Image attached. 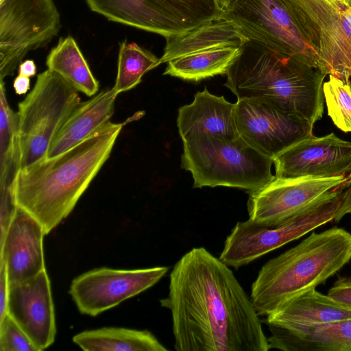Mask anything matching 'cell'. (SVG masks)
Instances as JSON below:
<instances>
[{
  "mask_svg": "<svg viewBox=\"0 0 351 351\" xmlns=\"http://www.w3.org/2000/svg\"><path fill=\"white\" fill-rule=\"evenodd\" d=\"M275 176L335 178L351 171V141L335 133L322 137L313 134L284 149L273 158Z\"/></svg>",
  "mask_w": 351,
  "mask_h": 351,
  "instance_id": "obj_16",
  "label": "cell"
},
{
  "mask_svg": "<svg viewBox=\"0 0 351 351\" xmlns=\"http://www.w3.org/2000/svg\"><path fill=\"white\" fill-rule=\"evenodd\" d=\"M73 341L87 351H167L147 330L104 327L75 335Z\"/></svg>",
  "mask_w": 351,
  "mask_h": 351,
  "instance_id": "obj_23",
  "label": "cell"
},
{
  "mask_svg": "<svg viewBox=\"0 0 351 351\" xmlns=\"http://www.w3.org/2000/svg\"><path fill=\"white\" fill-rule=\"evenodd\" d=\"M60 27L53 0H0V81L14 74L27 53L51 41Z\"/></svg>",
  "mask_w": 351,
  "mask_h": 351,
  "instance_id": "obj_11",
  "label": "cell"
},
{
  "mask_svg": "<svg viewBox=\"0 0 351 351\" xmlns=\"http://www.w3.org/2000/svg\"><path fill=\"white\" fill-rule=\"evenodd\" d=\"M237 0H215L219 8L223 12L229 10Z\"/></svg>",
  "mask_w": 351,
  "mask_h": 351,
  "instance_id": "obj_34",
  "label": "cell"
},
{
  "mask_svg": "<svg viewBox=\"0 0 351 351\" xmlns=\"http://www.w3.org/2000/svg\"><path fill=\"white\" fill-rule=\"evenodd\" d=\"M78 91L56 73H39L17 112L21 169L45 159L49 145L80 103Z\"/></svg>",
  "mask_w": 351,
  "mask_h": 351,
  "instance_id": "obj_8",
  "label": "cell"
},
{
  "mask_svg": "<svg viewBox=\"0 0 351 351\" xmlns=\"http://www.w3.org/2000/svg\"><path fill=\"white\" fill-rule=\"evenodd\" d=\"M235 123L241 138L272 158L313 134V125L306 120L254 99H237Z\"/></svg>",
  "mask_w": 351,
  "mask_h": 351,
  "instance_id": "obj_14",
  "label": "cell"
},
{
  "mask_svg": "<svg viewBox=\"0 0 351 351\" xmlns=\"http://www.w3.org/2000/svg\"><path fill=\"white\" fill-rule=\"evenodd\" d=\"M0 243H1L5 237L18 206L15 202L12 187L0 188Z\"/></svg>",
  "mask_w": 351,
  "mask_h": 351,
  "instance_id": "obj_29",
  "label": "cell"
},
{
  "mask_svg": "<svg viewBox=\"0 0 351 351\" xmlns=\"http://www.w3.org/2000/svg\"><path fill=\"white\" fill-rule=\"evenodd\" d=\"M30 80L29 77L19 74L14 79L13 87L18 95L25 94L29 89Z\"/></svg>",
  "mask_w": 351,
  "mask_h": 351,
  "instance_id": "obj_32",
  "label": "cell"
},
{
  "mask_svg": "<svg viewBox=\"0 0 351 351\" xmlns=\"http://www.w3.org/2000/svg\"><path fill=\"white\" fill-rule=\"evenodd\" d=\"M328 295L341 304L351 308V278H339L329 289Z\"/></svg>",
  "mask_w": 351,
  "mask_h": 351,
  "instance_id": "obj_30",
  "label": "cell"
},
{
  "mask_svg": "<svg viewBox=\"0 0 351 351\" xmlns=\"http://www.w3.org/2000/svg\"><path fill=\"white\" fill-rule=\"evenodd\" d=\"M46 65L47 69L58 74L78 92L89 97L97 93L99 82L71 36L59 39L48 54Z\"/></svg>",
  "mask_w": 351,
  "mask_h": 351,
  "instance_id": "obj_24",
  "label": "cell"
},
{
  "mask_svg": "<svg viewBox=\"0 0 351 351\" xmlns=\"http://www.w3.org/2000/svg\"><path fill=\"white\" fill-rule=\"evenodd\" d=\"M267 326L270 350L351 351V319L315 326Z\"/></svg>",
  "mask_w": 351,
  "mask_h": 351,
  "instance_id": "obj_20",
  "label": "cell"
},
{
  "mask_svg": "<svg viewBox=\"0 0 351 351\" xmlns=\"http://www.w3.org/2000/svg\"><path fill=\"white\" fill-rule=\"evenodd\" d=\"M328 114L334 124L345 132H351V83L329 75L323 85Z\"/></svg>",
  "mask_w": 351,
  "mask_h": 351,
  "instance_id": "obj_27",
  "label": "cell"
},
{
  "mask_svg": "<svg viewBox=\"0 0 351 351\" xmlns=\"http://www.w3.org/2000/svg\"><path fill=\"white\" fill-rule=\"evenodd\" d=\"M108 20L173 37L221 17L215 0H85Z\"/></svg>",
  "mask_w": 351,
  "mask_h": 351,
  "instance_id": "obj_10",
  "label": "cell"
},
{
  "mask_svg": "<svg viewBox=\"0 0 351 351\" xmlns=\"http://www.w3.org/2000/svg\"><path fill=\"white\" fill-rule=\"evenodd\" d=\"M349 177H274L262 188L249 192V219L267 226L278 225L324 193L344 183Z\"/></svg>",
  "mask_w": 351,
  "mask_h": 351,
  "instance_id": "obj_15",
  "label": "cell"
},
{
  "mask_svg": "<svg viewBox=\"0 0 351 351\" xmlns=\"http://www.w3.org/2000/svg\"><path fill=\"white\" fill-rule=\"evenodd\" d=\"M182 140L181 166L191 173L195 188L223 186L251 192L275 177L273 158L240 136L230 139L202 133Z\"/></svg>",
  "mask_w": 351,
  "mask_h": 351,
  "instance_id": "obj_6",
  "label": "cell"
},
{
  "mask_svg": "<svg viewBox=\"0 0 351 351\" xmlns=\"http://www.w3.org/2000/svg\"><path fill=\"white\" fill-rule=\"evenodd\" d=\"M161 63L164 75L197 82L226 74L250 40L232 21L223 17L182 34L165 38Z\"/></svg>",
  "mask_w": 351,
  "mask_h": 351,
  "instance_id": "obj_7",
  "label": "cell"
},
{
  "mask_svg": "<svg viewBox=\"0 0 351 351\" xmlns=\"http://www.w3.org/2000/svg\"><path fill=\"white\" fill-rule=\"evenodd\" d=\"M168 269L97 268L74 278L69 292L82 314L94 317L152 287Z\"/></svg>",
  "mask_w": 351,
  "mask_h": 351,
  "instance_id": "obj_13",
  "label": "cell"
},
{
  "mask_svg": "<svg viewBox=\"0 0 351 351\" xmlns=\"http://www.w3.org/2000/svg\"><path fill=\"white\" fill-rule=\"evenodd\" d=\"M9 294V282L6 266L4 262H0V321L5 316L8 311Z\"/></svg>",
  "mask_w": 351,
  "mask_h": 351,
  "instance_id": "obj_31",
  "label": "cell"
},
{
  "mask_svg": "<svg viewBox=\"0 0 351 351\" xmlns=\"http://www.w3.org/2000/svg\"><path fill=\"white\" fill-rule=\"evenodd\" d=\"M161 64L160 59L135 43L124 40L119 45L117 75L113 89L117 94L134 88L142 77Z\"/></svg>",
  "mask_w": 351,
  "mask_h": 351,
  "instance_id": "obj_26",
  "label": "cell"
},
{
  "mask_svg": "<svg viewBox=\"0 0 351 351\" xmlns=\"http://www.w3.org/2000/svg\"><path fill=\"white\" fill-rule=\"evenodd\" d=\"M221 16L234 23L250 40L322 71L285 0H237Z\"/></svg>",
  "mask_w": 351,
  "mask_h": 351,
  "instance_id": "obj_12",
  "label": "cell"
},
{
  "mask_svg": "<svg viewBox=\"0 0 351 351\" xmlns=\"http://www.w3.org/2000/svg\"><path fill=\"white\" fill-rule=\"evenodd\" d=\"M348 214H351V185L343 184L278 225L267 226L250 219L237 222L219 258L237 269L325 223L339 221Z\"/></svg>",
  "mask_w": 351,
  "mask_h": 351,
  "instance_id": "obj_5",
  "label": "cell"
},
{
  "mask_svg": "<svg viewBox=\"0 0 351 351\" xmlns=\"http://www.w3.org/2000/svg\"><path fill=\"white\" fill-rule=\"evenodd\" d=\"M350 260L351 233L338 227L312 232L260 269L250 294L258 314L267 317L315 289Z\"/></svg>",
  "mask_w": 351,
  "mask_h": 351,
  "instance_id": "obj_4",
  "label": "cell"
},
{
  "mask_svg": "<svg viewBox=\"0 0 351 351\" xmlns=\"http://www.w3.org/2000/svg\"><path fill=\"white\" fill-rule=\"evenodd\" d=\"M177 126L182 139L202 133L230 139L239 136L235 104L211 94L206 88L196 93L192 103L178 109Z\"/></svg>",
  "mask_w": 351,
  "mask_h": 351,
  "instance_id": "obj_19",
  "label": "cell"
},
{
  "mask_svg": "<svg viewBox=\"0 0 351 351\" xmlns=\"http://www.w3.org/2000/svg\"><path fill=\"white\" fill-rule=\"evenodd\" d=\"M177 351H268V338L251 298L229 267L202 247L175 264L169 293Z\"/></svg>",
  "mask_w": 351,
  "mask_h": 351,
  "instance_id": "obj_1",
  "label": "cell"
},
{
  "mask_svg": "<svg viewBox=\"0 0 351 351\" xmlns=\"http://www.w3.org/2000/svg\"><path fill=\"white\" fill-rule=\"evenodd\" d=\"M346 1L351 6V0H346Z\"/></svg>",
  "mask_w": 351,
  "mask_h": 351,
  "instance_id": "obj_35",
  "label": "cell"
},
{
  "mask_svg": "<svg viewBox=\"0 0 351 351\" xmlns=\"http://www.w3.org/2000/svg\"><path fill=\"white\" fill-rule=\"evenodd\" d=\"M0 351H38L8 313L0 321Z\"/></svg>",
  "mask_w": 351,
  "mask_h": 351,
  "instance_id": "obj_28",
  "label": "cell"
},
{
  "mask_svg": "<svg viewBox=\"0 0 351 351\" xmlns=\"http://www.w3.org/2000/svg\"><path fill=\"white\" fill-rule=\"evenodd\" d=\"M40 223L18 207L3 241L0 262L5 263L9 285L28 280L45 269Z\"/></svg>",
  "mask_w": 351,
  "mask_h": 351,
  "instance_id": "obj_18",
  "label": "cell"
},
{
  "mask_svg": "<svg viewBox=\"0 0 351 351\" xmlns=\"http://www.w3.org/2000/svg\"><path fill=\"white\" fill-rule=\"evenodd\" d=\"M351 319V308L315 289L288 302L266 317L268 324L315 326Z\"/></svg>",
  "mask_w": 351,
  "mask_h": 351,
  "instance_id": "obj_22",
  "label": "cell"
},
{
  "mask_svg": "<svg viewBox=\"0 0 351 351\" xmlns=\"http://www.w3.org/2000/svg\"><path fill=\"white\" fill-rule=\"evenodd\" d=\"M3 81H0V188L13 186L21 169L17 112L10 106Z\"/></svg>",
  "mask_w": 351,
  "mask_h": 351,
  "instance_id": "obj_25",
  "label": "cell"
},
{
  "mask_svg": "<svg viewBox=\"0 0 351 351\" xmlns=\"http://www.w3.org/2000/svg\"><path fill=\"white\" fill-rule=\"evenodd\" d=\"M122 128L109 121L62 154L19 171L12 186L16 204L46 234L73 210L108 159Z\"/></svg>",
  "mask_w": 351,
  "mask_h": 351,
  "instance_id": "obj_2",
  "label": "cell"
},
{
  "mask_svg": "<svg viewBox=\"0 0 351 351\" xmlns=\"http://www.w3.org/2000/svg\"><path fill=\"white\" fill-rule=\"evenodd\" d=\"M119 94L113 88L102 90L80 102L51 141L46 158L56 156L77 145L110 121Z\"/></svg>",
  "mask_w": 351,
  "mask_h": 351,
  "instance_id": "obj_21",
  "label": "cell"
},
{
  "mask_svg": "<svg viewBox=\"0 0 351 351\" xmlns=\"http://www.w3.org/2000/svg\"><path fill=\"white\" fill-rule=\"evenodd\" d=\"M226 75L224 86L237 99L266 103L313 125L322 117L327 75L298 58L248 40Z\"/></svg>",
  "mask_w": 351,
  "mask_h": 351,
  "instance_id": "obj_3",
  "label": "cell"
},
{
  "mask_svg": "<svg viewBox=\"0 0 351 351\" xmlns=\"http://www.w3.org/2000/svg\"><path fill=\"white\" fill-rule=\"evenodd\" d=\"M19 74L29 77L35 75L36 73V66L32 60H26L22 62L19 66Z\"/></svg>",
  "mask_w": 351,
  "mask_h": 351,
  "instance_id": "obj_33",
  "label": "cell"
},
{
  "mask_svg": "<svg viewBox=\"0 0 351 351\" xmlns=\"http://www.w3.org/2000/svg\"><path fill=\"white\" fill-rule=\"evenodd\" d=\"M324 73L351 77V6L346 0H285Z\"/></svg>",
  "mask_w": 351,
  "mask_h": 351,
  "instance_id": "obj_9",
  "label": "cell"
},
{
  "mask_svg": "<svg viewBox=\"0 0 351 351\" xmlns=\"http://www.w3.org/2000/svg\"><path fill=\"white\" fill-rule=\"evenodd\" d=\"M7 313L38 351L53 343L56 332L55 313L46 269L28 280L9 285Z\"/></svg>",
  "mask_w": 351,
  "mask_h": 351,
  "instance_id": "obj_17",
  "label": "cell"
},
{
  "mask_svg": "<svg viewBox=\"0 0 351 351\" xmlns=\"http://www.w3.org/2000/svg\"><path fill=\"white\" fill-rule=\"evenodd\" d=\"M349 176H350V179H351V171H350V173H349Z\"/></svg>",
  "mask_w": 351,
  "mask_h": 351,
  "instance_id": "obj_36",
  "label": "cell"
}]
</instances>
